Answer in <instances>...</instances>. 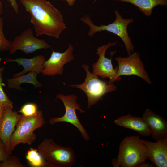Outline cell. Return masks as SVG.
Returning a JSON list of instances; mask_svg holds the SVG:
<instances>
[{
  "label": "cell",
  "instance_id": "cell-1",
  "mask_svg": "<svg viewBox=\"0 0 167 167\" xmlns=\"http://www.w3.org/2000/svg\"><path fill=\"white\" fill-rule=\"evenodd\" d=\"M30 15L35 35L58 39L66 28L61 12L46 0H20Z\"/></svg>",
  "mask_w": 167,
  "mask_h": 167
},
{
  "label": "cell",
  "instance_id": "cell-2",
  "mask_svg": "<svg viewBox=\"0 0 167 167\" xmlns=\"http://www.w3.org/2000/svg\"><path fill=\"white\" fill-rule=\"evenodd\" d=\"M148 149L142 142L138 135L125 137L120 143L118 154L112 164L114 167H139L148 159Z\"/></svg>",
  "mask_w": 167,
  "mask_h": 167
},
{
  "label": "cell",
  "instance_id": "cell-3",
  "mask_svg": "<svg viewBox=\"0 0 167 167\" xmlns=\"http://www.w3.org/2000/svg\"><path fill=\"white\" fill-rule=\"evenodd\" d=\"M115 19L112 23L107 25L97 26L94 24L90 16L86 15L80 19L84 23L90 28L88 35L92 37L98 32L107 31L119 37L123 42L128 54L129 55L134 51L135 47L128 32L127 27L129 24L134 22L133 18L125 19L123 18L119 11L115 9Z\"/></svg>",
  "mask_w": 167,
  "mask_h": 167
},
{
  "label": "cell",
  "instance_id": "cell-4",
  "mask_svg": "<svg viewBox=\"0 0 167 167\" xmlns=\"http://www.w3.org/2000/svg\"><path fill=\"white\" fill-rule=\"evenodd\" d=\"M45 121L41 111H38L37 114L31 117L22 115L18 122L16 129L11 135L9 148L11 152L20 143L31 145L36 138V130L41 128Z\"/></svg>",
  "mask_w": 167,
  "mask_h": 167
},
{
  "label": "cell",
  "instance_id": "cell-5",
  "mask_svg": "<svg viewBox=\"0 0 167 167\" xmlns=\"http://www.w3.org/2000/svg\"><path fill=\"white\" fill-rule=\"evenodd\" d=\"M81 66L86 72V77L84 82L80 84L70 86L79 88L85 93L87 98V108L90 109L101 99L105 94L116 91L117 86L113 83L100 79L98 76L91 73L88 65L84 64Z\"/></svg>",
  "mask_w": 167,
  "mask_h": 167
},
{
  "label": "cell",
  "instance_id": "cell-6",
  "mask_svg": "<svg viewBox=\"0 0 167 167\" xmlns=\"http://www.w3.org/2000/svg\"><path fill=\"white\" fill-rule=\"evenodd\" d=\"M37 150L44 159L55 167H71L75 161L71 148L58 145L52 139H45L38 146Z\"/></svg>",
  "mask_w": 167,
  "mask_h": 167
},
{
  "label": "cell",
  "instance_id": "cell-7",
  "mask_svg": "<svg viewBox=\"0 0 167 167\" xmlns=\"http://www.w3.org/2000/svg\"><path fill=\"white\" fill-rule=\"evenodd\" d=\"M56 97L62 102L65 107V112L64 114L61 117L50 119L49 123L51 125L59 122L70 123L79 130L84 139L88 141L90 139V136L79 120L76 112V110H79L81 113L85 112L84 110L80 108V105L77 102V96L74 94L65 95L59 93L56 95Z\"/></svg>",
  "mask_w": 167,
  "mask_h": 167
},
{
  "label": "cell",
  "instance_id": "cell-8",
  "mask_svg": "<svg viewBox=\"0 0 167 167\" xmlns=\"http://www.w3.org/2000/svg\"><path fill=\"white\" fill-rule=\"evenodd\" d=\"M115 60L118 64V77L135 75L143 79L147 84H152V81L145 70L139 53L134 52L125 57L119 56L116 58Z\"/></svg>",
  "mask_w": 167,
  "mask_h": 167
},
{
  "label": "cell",
  "instance_id": "cell-9",
  "mask_svg": "<svg viewBox=\"0 0 167 167\" xmlns=\"http://www.w3.org/2000/svg\"><path fill=\"white\" fill-rule=\"evenodd\" d=\"M117 43V41L109 42L106 45L99 47L96 53L99 58L97 61L92 65L93 74L102 79L109 78V82L111 83L121 80L122 78L117 76L118 66L115 69L113 67L112 62V57L109 59L105 57V54L109 48L115 45Z\"/></svg>",
  "mask_w": 167,
  "mask_h": 167
},
{
  "label": "cell",
  "instance_id": "cell-10",
  "mask_svg": "<svg viewBox=\"0 0 167 167\" xmlns=\"http://www.w3.org/2000/svg\"><path fill=\"white\" fill-rule=\"evenodd\" d=\"M50 47V46L45 40L35 37L32 30L29 28L15 38L11 42L9 50L11 54H14L18 50L28 54Z\"/></svg>",
  "mask_w": 167,
  "mask_h": 167
},
{
  "label": "cell",
  "instance_id": "cell-11",
  "mask_svg": "<svg viewBox=\"0 0 167 167\" xmlns=\"http://www.w3.org/2000/svg\"><path fill=\"white\" fill-rule=\"evenodd\" d=\"M74 47L69 43L66 50L63 53L53 50L49 58L43 64L44 68L41 73L48 76L62 75L65 64L74 59Z\"/></svg>",
  "mask_w": 167,
  "mask_h": 167
},
{
  "label": "cell",
  "instance_id": "cell-12",
  "mask_svg": "<svg viewBox=\"0 0 167 167\" xmlns=\"http://www.w3.org/2000/svg\"><path fill=\"white\" fill-rule=\"evenodd\" d=\"M22 116V115L18 114L17 112L13 111L12 109L6 107L0 123V139L5 145L9 155L12 154L9 148L11 135Z\"/></svg>",
  "mask_w": 167,
  "mask_h": 167
},
{
  "label": "cell",
  "instance_id": "cell-13",
  "mask_svg": "<svg viewBox=\"0 0 167 167\" xmlns=\"http://www.w3.org/2000/svg\"><path fill=\"white\" fill-rule=\"evenodd\" d=\"M149 151L148 159L157 167L167 166V135L156 142L141 139Z\"/></svg>",
  "mask_w": 167,
  "mask_h": 167
},
{
  "label": "cell",
  "instance_id": "cell-14",
  "mask_svg": "<svg viewBox=\"0 0 167 167\" xmlns=\"http://www.w3.org/2000/svg\"><path fill=\"white\" fill-rule=\"evenodd\" d=\"M142 117L150 128L153 139L157 141L167 135V122L161 116L148 108Z\"/></svg>",
  "mask_w": 167,
  "mask_h": 167
},
{
  "label": "cell",
  "instance_id": "cell-15",
  "mask_svg": "<svg viewBox=\"0 0 167 167\" xmlns=\"http://www.w3.org/2000/svg\"><path fill=\"white\" fill-rule=\"evenodd\" d=\"M114 122L118 126L134 130L144 137L151 134L150 128L142 117L128 114L118 117Z\"/></svg>",
  "mask_w": 167,
  "mask_h": 167
},
{
  "label": "cell",
  "instance_id": "cell-16",
  "mask_svg": "<svg viewBox=\"0 0 167 167\" xmlns=\"http://www.w3.org/2000/svg\"><path fill=\"white\" fill-rule=\"evenodd\" d=\"M45 58L43 55H37L31 58H17L15 59L7 58L6 62H15L18 65H21L24 69L21 71L14 74L12 77L23 75L30 71H34L38 74L41 73L44 68L43 64L45 61Z\"/></svg>",
  "mask_w": 167,
  "mask_h": 167
},
{
  "label": "cell",
  "instance_id": "cell-17",
  "mask_svg": "<svg viewBox=\"0 0 167 167\" xmlns=\"http://www.w3.org/2000/svg\"><path fill=\"white\" fill-rule=\"evenodd\" d=\"M37 74L35 71H31L27 74L8 79H7V86L10 88L19 91H23L20 86L24 83L32 84L35 88H40L42 85L37 80Z\"/></svg>",
  "mask_w": 167,
  "mask_h": 167
},
{
  "label": "cell",
  "instance_id": "cell-18",
  "mask_svg": "<svg viewBox=\"0 0 167 167\" xmlns=\"http://www.w3.org/2000/svg\"><path fill=\"white\" fill-rule=\"evenodd\" d=\"M131 3L137 7L147 17H150L153 9L158 5L166 6L167 0H112Z\"/></svg>",
  "mask_w": 167,
  "mask_h": 167
},
{
  "label": "cell",
  "instance_id": "cell-19",
  "mask_svg": "<svg viewBox=\"0 0 167 167\" xmlns=\"http://www.w3.org/2000/svg\"><path fill=\"white\" fill-rule=\"evenodd\" d=\"M26 158L30 165L33 167H55L49 162L45 161L44 158L36 149L31 148L28 150Z\"/></svg>",
  "mask_w": 167,
  "mask_h": 167
},
{
  "label": "cell",
  "instance_id": "cell-20",
  "mask_svg": "<svg viewBox=\"0 0 167 167\" xmlns=\"http://www.w3.org/2000/svg\"><path fill=\"white\" fill-rule=\"evenodd\" d=\"M4 69L3 67L0 70V105L13 109V103L5 93L2 88V72Z\"/></svg>",
  "mask_w": 167,
  "mask_h": 167
},
{
  "label": "cell",
  "instance_id": "cell-21",
  "mask_svg": "<svg viewBox=\"0 0 167 167\" xmlns=\"http://www.w3.org/2000/svg\"><path fill=\"white\" fill-rule=\"evenodd\" d=\"M38 111L37 105L34 103H30L23 105L19 112L25 117H31L36 115Z\"/></svg>",
  "mask_w": 167,
  "mask_h": 167
},
{
  "label": "cell",
  "instance_id": "cell-22",
  "mask_svg": "<svg viewBox=\"0 0 167 167\" xmlns=\"http://www.w3.org/2000/svg\"><path fill=\"white\" fill-rule=\"evenodd\" d=\"M23 164L15 156L9 155L3 161L0 162V167H27Z\"/></svg>",
  "mask_w": 167,
  "mask_h": 167
},
{
  "label": "cell",
  "instance_id": "cell-23",
  "mask_svg": "<svg viewBox=\"0 0 167 167\" xmlns=\"http://www.w3.org/2000/svg\"><path fill=\"white\" fill-rule=\"evenodd\" d=\"M3 19L0 16V52L9 50L11 44L5 36L3 32Z\"/></svg>",
  "mask_w": 167,
  "mask_h": 167
},
{
  "label": "cell",
  "instance_id": "cell-24",
  "mask_svg": "<svg viewBox=\"0 0 167 167\" xmlns=\"http://www.w3.org/2000/svg\"><path fill=\"white\" fill-rule=\"evenodd\" d=\"M9 155L5 145L0 139V162L4 161Z\"/></svg>",
  "mask_w": 167,
  "mask_h": 167
},
{
  "label": "cell",
  "instance_id": "cell-25",
  "mask_svg": "<svg viewBox=\"0 0 167 167\" xmlns=\"http://www.w3.org/2000/svg\"><path fill=\"white\" fill-rule=\"evenodd\" d=\"M10 4L14 11L17 13H19V6L16 0H6Z\"/></svg>",
  "mask_w": 167,
  "mask_h": 167
},
{
  "label": "cell",
  "instance_id": "cell-26",
  "mask_svg": "<svg viewBox=\"0 0 167 167\" xmlns=\"http://www.w3.org/2000/svg\"><path fill=\"white\" fill-rule=\"evenodd\" d=\"M6 107L0 105V123L3 117Z\"/></svg>",
  "mask_w": 167,
  "mask_h": 167
},
{
  "label": "cell",
  "instance_id": "cell-27",
  "mask_svg": "<svg viewBox=\"0 0 167 167\" xmlns=\"http://www.w3.org/2000/svg\"><path fill=\"white\" fill-rule=\"evenodd\" d=\"M66 1L70 6H72L74 5L76 0H62Z\"/></svg>",
  "mask_w": 167,
  "mask_h": 167
},
{
  "label": "cell",
  "instance_id": "cell-28",
  "mask_svg": "<svg viewBox=\"0 0 167 167\" xmlns=\"http://www.w3.org/2000/svg\"><path fill=\"white\" fill-rule=\"evenodd\" d=\"M3 5L1 0H0V15L2 14Z\"/></svg>",
  "mask_w": 167,
  "mask_h": 167
},
{
  "label": "cell",
  "instance_id": "cell-29",
  "mask_svg": "<svg viewBox=\"0 0 167 167\" xmlns=\"http://www.w3.org/2000/svg\"><path fill=\"white\" fill-rule=\"evenodd\" d=\"M2 58H0V63L2 61Z\"/></svg>",
  "mask_w": 167,
  "mask_h": 167
},
{
  "label": "cell",
  "instance_id": "cell-30",
  "mask_svg": "<svg viewBox=\"0 0 167 167\" xmlns=\"http://www.w3.org/2000/svg\"><path fill=\"white\" fill-rule=\"evenodd\" d=\"M2 68L3 67L0 68V70H1Z\"/></svg>",
  "mask_w": 167,
  "mask_h": 167
},
{
  "label": "cell",
  "instance_id": "cell-31",
  "mask_svg": "<svg viewBox=\"0 0 167 167\" xmlns=\"http://www.w3.org/2000/svg\"></svg>",
  "mask_w": 167,
  "mask_h": 167
}]
</instances>
